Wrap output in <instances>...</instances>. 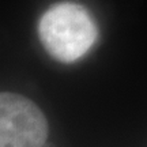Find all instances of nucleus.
<instances>
[{
	"label": "nucleus",
	"mask_w": 147,
	"mask_h": 147,
	"mask_svg": "<svg viewBox=\"0 0 147 147\" xmlns=\"http://www.w3.org/2000/svg\"><path fill=\"white\" fill-rule=\"evenodd\" d=\"M38 33L47 52L61 63L83 57L97 40V26L82 5L60 3L41 16Z\"/></svg>",
	"instance_id": "f257e3e1"
},
{
	"label": "nucleus",
	"mask_w": 147,
	"mask_h": 147,
	"mask_svg": "<svg viewBox=\"0 0 147 147\" xmlns=\"http://www.w3.org/2000/svg\"><path fill=\"white\" fill-rule=\"evenodd\" d=\"M47 136V119L33 101L0 93V147H42Z\"/></svg>",
	"instance_id": "f03ea898"
},
{
	"label": "nucleus",
	"mask_w": 147,
	"mask_h": 147,
	"mask_svg": "<svg viewBox=\"0 0 147 147\" xmlns=\"http://www.w3.org/2000/svg\"><path fill=\"white\" fill-rule=\"evenodd\" d=\"M42 147H53V146H52V144H48V143H45V144H44Z\"/></svg>",
	"instance_id": "7ed1b4c3"
}]
</instances>
